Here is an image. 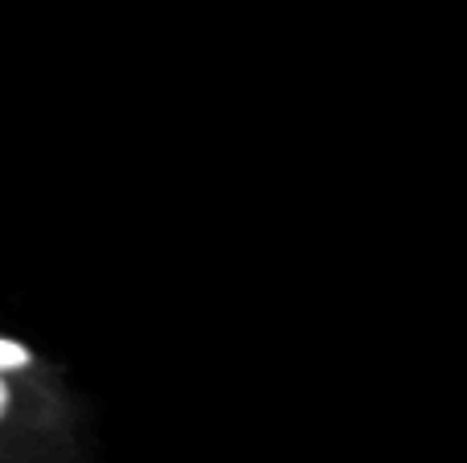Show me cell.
I'll use <instances>...</instances> for the list:
<instances>
[{
    "label": "cell",
    "instance_id": "obj_1",
    "mask_svg": "<svg viewBox=\"0 0 467 463\" xmlns=\"http://www.w3.org/2000/svg\"><path fill=\"white\" fill-rule=\"evenodd\" d=\"M82 406L66 377L16 382L0 377V463H78Z\"/></svg>",
    "mask_w": 467,
    "mask_h": 463
},
{
    "label": "cell",
    "instance_id": "obj_2",
    "mask_svg": "<svg viewBox=\"0 0 467 463\" xmlns=\"http://www.w3.org/2000/svg\"><path fill=\"white\" fill-rule=\"evenodd\" d=\"M0 377H16V382H57V377H66V374L57 361H49L46 353L25 345L21 336L0 333Z\"/></svg>",
    "mask_w": 467,
    "mask_h": 463
},
{
    "label": "cell",
    "instance_id": "obj_3",
    "mask_svg": "<svg viewBox=\"0 0 467 463\" xmlns=\"http://www.w3.org/2000/svg\"><path fill=\"white\" fill-rule=\"evenodd\" d=\"M78 463H90V459H78Z\"/></svg>",
    "mask_w": 467,
    "mask_h": 463
}]
</instances>
